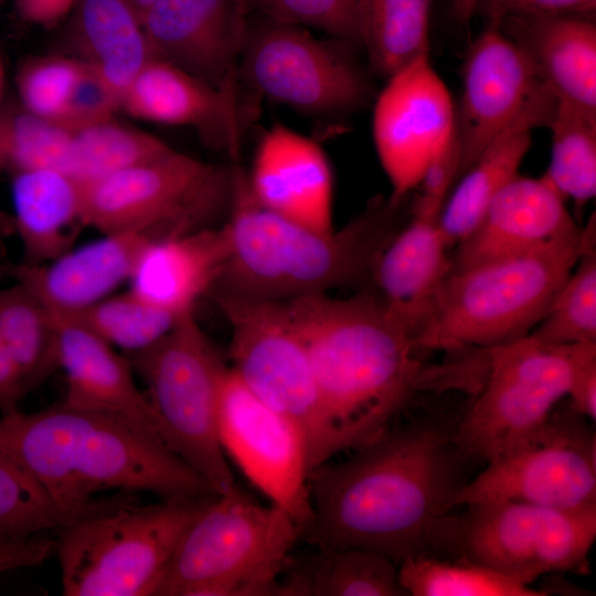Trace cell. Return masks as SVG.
Instances as JSON below:
<instances>
[{
    "label": "cell",
    "mask_w": 596,
    "mask_h": 596,
    "mask_svg": "<svg viewBox=\"0 0 596 596\" xmlns=\"http://www.w3.org/2000/svg\"><path fill=\"white\" fill-rule=\"evenodd\" d=\"M281 304L306 344L318 391L310 470L379 438L421 398L448 392L473 396L483 382L485 350L432 360L435 352L422 348L415 331L372 292Z\"/></svg>",
    "instance_id": "obj_1"
},
{
    "label": "cell",
    "mask_w": 596,
    "mask_h": 596,
    "mask_svg": "<svg viewBox=\"0 0 596 596\" xmlns=\"http://www.w3.org/2000/svg\"><path fill=\"white\" fill-rule=\"evenodd\" d=\"M448 427L434 419L396 424L308 477L311 517L301 539L316 547H360L397 565L438 556L440 536L468 479Z\"/></svg>",
    "instance_id": "obj_2"
},
{
    "label": "cell",
    "mask_w": 596,
    "mask_h": 596,
    "mask_svg": "<svg viewBox=\"0 0 596 596\" xmlns=\"http://www.w3.org/2000/svg\"><path fill=\"white\" fill-rule=\"evenodd\" d=\"M0 453L21 466L70 519L107 490L196 501L213 489L161 440L98 412L60 404L0 414Z\"/></svg>",
    "instance_id": "obj_3"
},
{
    "label": "cell",
    "mask_w": 596,
    "mask_h": 596,
    "mask_svg": "<svg viewBox=\"0 0 596 596\" xmlns=\"http://www.w3.org/2000/svg\"><path fill=\"white\" fill-rule=\"evenodd\" d=\"M403 204L380 200L341 228L319 231L259 205L235 168L222 226L226 259L210 294L285 302L370 285L377 257L408 216Z\"/></svg>",
    "instance_id": "obj_4"
},
{
    "label": "cell",
    "mask_w": 596,
    "mask_h": 596,
    "mask_svg": "<svg viewBox=\"0 0 596 596\" xmlns=\"http://www.w3.org/2000/svg\"><path fill=\"white\" fill-rule=\"evenodd\" d=\"M582 233L451 269L416 328L419 345L451 353L529 336L574 268Z\"/></svg>",
    "instance_id": "obj_5"
},
{
    "label": "cell",
    "mask_w": 596,
    "mask_h": 596,
    "mask_svg": "<svg viewBox=\"0 0 596 596\" xmlns=\"http://www.w3.org/2000/svg\"><path fill=\"white\" fill-rule=\"evenodd\" d=\"M211 498L150 504L97 498L54 532L62 594L156 595L182 534Z\"/></svg>",
    "instance_id": "obj_6"
},
{
    "label": "cell",
    "mask_w": 596,
    "mask_h": 596,
    "mask_svg": "<svg viewBox=\"0 0 596 596\" xmlns=\"http://www.w3.org/2000/svg\"><path fill=\"white\" fill-rule=\"evenodd\" d=\"M301 531L241 489L209 499L182 534L155 596H275Z\"/></svg>",
    "instance_id": "obj_7"
},
{
    "label": "cell",
    "mask_w": 596,
    "mask_h": 596,
    "mask_svg": "<svg viewBox=\"0 0 596 596\" xmlns=\"http://www.w3.org/2000/svg\"><path fill=\"white\" fill-rule=\"evenodd\" d=\"M146 385L164 445L216 494L237 487L219 436V401L228 365L198 324L184 316L151 345L128 353Z\"/></svg>",
    "instance_id": "obj_8"
},
{
    "label": "cell",
    "mask_w": 596,
    "mask_h": 596,
    "mask_svg": "<svg viewBox=\"0 0 596 596\" xmlns=\"http://www.w3.org/2000/svg\"><path fill=\"white\" fill-rule=\"evenodd\" d=\"M595 539L596 507L487 502L450 514L439 557L466 560L530 586L547 574L585 572Z\"/></svg>",
    "instance_id": "obj_9"
},
{
    "label": "cell",
    "mask_w": 596,
    "mask_h": 596,
    "mask_svg": "<svg viewBox=\"0 0 596 596\" xmlns=\"http://www.w3.org/2000/svg\"><path fill=\"white\" fill-rule=\"evenodd\" d=\"M583 344L556 345L529 334L485 350L483 382L454 426L461 450L488 462L539 428L567 397Z\"/></svg>",
    "instance_id": "obj_10"
},
{
    "label": "cell",
    "mask_w": 596,
    "mask_h": 596,
    "mask_svg": "<svg viewBox=\"0 0 596 596\" xmlns=\"http://www.w3.org/2000/svg\"><path fill=\"white\" fill-rule=\"evenodd\" d=\"M232 171L172 150L105 178L81 183L82 221L102 234L200 230L230 201Z\"/></svg>",
    "instance_id": "obj_11"
},
{
    "label": "cell",
    "mask_w": 596,
    "mask_h": 596,
    "mask_svg": "<svg viewBox=\"0 0 596 596\" xmlns=\"http://www.w3.org/2000/svg\"><path fill=\"white\" fill-rule=\"evenodd\" d=\"M571 406L469 479L456 507L519 501L566 510L596 507V435Z\"/></svg>",
    "instance_id": "obj_12"
},
{
    "label": "cell",
    "mask_w": 596,
    "mask_h": 596,
    "mask_svg": "<svg viewBox=\"0 0 596 596\" xmlns=\"http://www.w3.org/2000/svg\"><path fill=\"white\" fill-rule=\"evenodd\" d=\"M238 76L262 97L315 116L359 110L373 95L369 76L347 52L266 18L249 23Z\"/></svg>",
    "instance_id": "obj_13"
},
{
    "label": "cell",
    "mask_w": 596,
    "mask_h": 596,
    "mask_svg": "<svg viewBox=\"0 0 596 596\" xmlns=\"http://www.w3.org/2000/svg\"><path fill=\"white\" fill-rule=\"evenodd\" d=\"M211 295L231 329L230 369L259 401L297 423L310 448L318 391L308 350L284 305Z\"/></svg>",
    "instance_id": "obj_14"
},
{
    "label": "cell",
    "mask_w": 596,
    "mask_h": 596,
    "mask_svg": "<svg viewBox=\"0 0 596 596\" xmlns=\"http://www.w3.org/2000/svg\"><path fill=\"white\" fill-rule=\"evenodd\" d=\"M219 436L226 458L269 503L287 511L302 533L311 517L307 436L253 395L230 366L220 393Z\"/></svg>",
    "instance_id": "obj_15"
},
{
    "label": "cell",
    "mask_w": 596,
    "mask_h": 596,
    "mask_svg": "<svg viewBox=\"0 0 596 596\" xmlns=\"http://www.w3.org/2000/svg\"><path fill=\"white\" fill-rule=\"evenodd\" d=\"M372 135L391 184L387 200L404 203L456 137V107L429 55L386 78L375 99Z\"/></svg>",
    "instance_id": "obj_16"
},
{
    "label": "cell",
    "mask_w": 596,
    "mask_h": 596,
    "mask_svg": "<svg viewBox=\"0 0 596 596\" xmlns=\"http://www.w3.org/2000/svg\"><path fill=\"white\" fill-rule=\"evenodd\" d=\"M249 0H159L140 17L153 57L240 96Z\"/></svg>",
    "instance_id": "obj_17"
},
{
    "label": "cell",
    "mask_w": 596,
    "mask_h": 596,
    "mask_svg": "<svg viewBox=\"0 0 596 596\" xmlns=\"http://www.w3.org/2000/svg\"><path fill=\"white\" fill-rule=\"evenodd\" d=\"M461 76L462 93L456 108L457 179L544 85L521 49L491 21L471 43Z\"/></svg>",
    "instance_id": "obj_18"
},
{
    "label": "cell",
    "mask_w": 596,
    "mask_h": 596,
    "mask_svg": "<svg viewBox=\"0 0 596 596\" xmlns=\"http://www.w3.org/2000/svg\"><path fill=\"white\" fill-rule=\"evenodd\" d=\"M71 248L40 265L0 267V274L25 287L52 315L86 308L128 281L146 245L166 235L158 230H130Z\"/></svg>",
    "instance_id": "obj_19"
},
{
    "label": "cell",
    "mask_w": 596,
    "mask_h": 596,
    "mask_svg": "<svg viewBox=\"0 0 596 596\" xmlns=\"http://www.w3.org/2000/svg\"><path fill=\"white\" fill-rule=\"evenodd\" d=\"M120 110L157 124L195 128L238 158L245 125L238 95L219 91L184 70L151 57L125 91Z\"/></svg>",
    "instance_id": "obj_20"
},
{
    "label": "cell",
    "mask_w": 596,
    "mask_h": 596,
    "mask_svg": "<svg viewBox=\"0 0 596 596\" xmlns=\"http://www.w3.org/2000/svg\"><path fill=\"white\" fill-rule=\"evenodd\" d=\"M581 228L566 200L544 174L518 173L493 198L476 228L450 252L451 269L524 253Z\"/></svg>",
    "instance_id": "obj_21"
},
{
    "label": "cell",
    "mask_w": 596,
    "mask_h": 596,
    "mask_svg": "<svg viewBox=\"0 0 596 596\" xmlns=\"http://www.w3.org/2000/svg\"><path fill=\"white\" fill-rule=\"evenodd\" d=\"M246 179L263 207L319 231L333 228L331 168L310 138L281 124L273 126L260 140Z\"/></svg>",
    "instance_id": "obj_22"
},
{
    "label": "cell",
    "mask_w": 596,
    "mask_h": 596,
    "mask_svg": "<svg viewBox=\"0 0 596 596\" xmlns=\"http://www.w3.org/2000/svg\"><path fill=\"white\" fill-rule=\"evenodd\" d=\"M441 210L415 199L405 223L377 257L370 280V292L415 333L451 269V251L440 227Z\"/></svg>",
    "instance_id": "obj_23"
},
{
    "label": "cell",
    "mask_w": 596,
    "mask_h": 596,
    "mask_svg": "<svg viewBox=\"0 0 596 596\" xmlns=\"http://www.w3.org/2000/svg\"><path fill=\"white\" fill-rule=\"evenodd\" d=\"M51 317L58 365L67 385L63 404L115 416L161 440L150 403L146 393L138 390L127 356L120 355L114 347L88 330Z\"/></svg>",
    "instance_id": "obj_24"
},
{
    "label": "cell",
    "mask_w": 596,
    "mask_h": 596,
    "mask_svg": "<svg viewBox=\"0 0 596 596\" xmlns=\"http://www.w3.org/2000/svg\"><path fill=\"white\" fill-rule=\"evenodd\" d=\"M496 22L556 99L596 114V24L588 15H504Z\"/></svg>",
    "instance_id": "obj_25"
},
{
    "label": "cell",
    "mask_w": 596,
    "mask_h": 596,
    "mask_svg": "<svg viewBox=\"0 0 596 596\" xmlns=\"http://www.w3.org/2000/svg\"><path fill=\"white\" fill-rule=\"evenodd\" d=\"M556 102L545 85L540 87L519 116L457 179L440 213V227L450 251L476 228L493 198L519 173L532 143V131L547 126Z\"/></svg>",
    "instance_id": "obj_26"
},
{
    "label": "cell",
    "mask_w": 596,
    "mask_h": 596,
    "mask_svg": "<svg viewBox=\"0 0 596 596\" xmlns=\"http://www.w3.org/2000/svg\"><path fill=\"white\" fill-rule=\"evenodd\" d=\"M227 254L223 227L150 241L128 279L129 290L158 308L185 315L217 284Z\"/></svg>",
    "instance_id": "obj_27"
},
{
    "label": "cell",
    "mask_w": 596,
    "mask_h": 596,
    "mask_svg": "<svg viewBox=\"0 0 596 596\" xmlns=\"http://www.w3.org/2000/svg\"><path fill=\"white\" fill-rule=\"evenodd\" d=\"M11 214L22 262L40 265L73 247L82 221L81 183L55 169L11 174Z\"/></svg>",
    "instance_id": "obj_28"
},
{
    "label": "cell",
    "mask_w": 596,
    "mask_h": 596,
    "mask_svg": "<svg viewBox=\"0 0 596 596\" xmlns=\"http://www.w3.org/2000/svg\"><path fill=\"white\" fill-rule=\"evenodd\" d=\"M60 369L53 319L22 285L0 287V414Z\"/></svg>",
    "instance_id": "obj_29"
},
{
    "label": "cell",
    "mask_w": 596,
    "mask_h": 596,
    "mask_svg": "<svg viewBox=\"0 0 596 596\" xmlns=\"http://www.w3.org/2000/svg\"><path fill=\"white\" fill-rule=\"evenodd\" d=\"M66 39L71 56L93 68L119 100L152 57L139 14L127 0H79Z\"/></svg>",
    "instance_id": "obj_30"
},
{
    "label": "cell",
    "mask_w": 596,
    "mask_h": 596,
    "mask_svg": "<svg viewBox=\"0 0 596 596\" xmlns=\"http://www.w3.org/2000/svg\"><path fill=\"white\" fill-rule=\"evenodd\" d=\"M316 549L298 557L291 554L275 596L407 595L398 565L387 556L360 547Z\"/></svg>",
    "instance_id": "obj_31"
},
{
    "label": "cell",
    "mask_w": 596,
    "mask_h": 596,
    "mask_svg": "<svg viewBox=\"0 0 596 596\" xmlns=\"http://www.w3.org/2000/svg\"><path fill=\"white\" fill-rule=\"evenodd\" d=\"M433 0H359L360 46L385 79L429 55Z\"/></svg>",
    "instance_id": "obj_32"
},
{
    "label": "cell",
    "mask_w": 596,
    "mask_h": 596,
    "mask_svg": "<svg viewBox=\"0 0 596 596\" xmlns=\"http://www.w3.org/2000/svg\"><path fill=\"white\" fill-rule=\"evenodd\" d=\"M174 150L160 138L110 118L72 131L67 174L92 182Z\"/></svg>",
    "instance_id": "obj_33"
},
{
    "label": "cell",
    "mask_w": 596,
    "mask_h": 596,
    "mask_svg": "<svg viewBox=\"0 0 596 596\" xmlns=\"http://www.w3.org/2000/svg\"><path fill=\"white\" fill-rule=\"evenodd\" d=\"M546 127L552 150L543 174L565 200L584 206L596 194V114L557 99Z\"/></svg>",
    "instance_id": "obj_34"
},
{
    "label": "cell",
    "mask_w": 596,
    "mask_h": 596,
    "mask_svg": "<svg viewBox=\"0 0 596 596\" xmlns=\"http://www.w3.org/2000/svg\"><path fill=\"white\" fill-rule=\"evenodd\" d=\"M595 216L583 227L576 264L530 336L546 343L596 342Z\"/></svg>",
    "instance_id": "obj_35"
},
{
    "label": "cell",
    "mask_w": 596,
    "mask_h": 596,
    "mask_svg": "<svg viewBox=\"0 0 596 596\" xmlns=\"http://www.w3.org/2000/svg\"><path fill=\"white\" fill-rule=\"evenodd\" d=\"M187 315L152 306L128 290L86 308L52 316L88 330L114 348L132 353L158 341Z\"/></svg>",
    "instance_id": "obj_36"
},
{
    "label": "cell",
    "mask_w": 596,
    "mask_h": 596,
    "mask_svg": "<svg viewBox=\"0 0 596 596\" xmlns=\"http://www.w3.org/2000/svg\"><path fill=\"white\" fill-rule=\"evenodd\" d=\"M398 581L411 596H545L488 567L438 556H414L398 564Z\"/></svg>",
    "instance_id": "obj_37"
},
{
    "label": "cell",
    "mask_w": 596,
    "mask_h": 596,
    "mask_svg": "<svg viewBox=\"0 0 596 596\" xmlns=\"http://www.w3.org/2000/svg\"><path fill=\"white\" fill-rule=\"evenodd\" d=\"M72 131L20 105L0 106V171L55 169L67 173Z\"/></svg>",
    "instance_id": "obj_38"
},
{
    "label": "cell",
    "mask_w": 596,
    "mask_h": 596,
    "mask_svg": "<svg viewBox=\"0 0 596 596\" xmlns=\"http://www.w3.org/2000/svg\"><path fill=\"white\" fill-rule=\"evenodd\" d=\"M70 520L21 466L0 453V543L54 533Z\"/></svg>",
    "instance_id": "obj_39"
},
{
    "label": "cell",
    "mask_w": 596,
    "mask_h": 596,
    "mask_svg": "<svg viewBox=\"0 0 596 596\" xmlns=\"http://www.w3.org/2000/svg\"><path fill=\"white\" fill-rule=\"evenodd\" d=\"M81 68L82 62L66 54L25 58L15 73L20 106L35 116L62 125Z\"/></svg>",
    "instance_id": "obj_40"
},
{
    "label": "cell",
    "mask_w": 596,
    "mask_h": 596,
    "mask_svg": "<svg viewBox=\"0 0 596 596\" xmlns=\"http://www.w3.org/2000/svg\"><path fill=\"white\" fill-rule=\"evenodd\" d=\"M266 19L321 30L360 46L359 0H249Z\"/></svg>",
    "instance_id": "obj_41"
},
{
    "label": "cell",
    "mask_w": 596,
    "mask_h": 596,
    "mask_svg": "<svg viewBox=\"0 0 596 596\" xmlns=\"http://www.w3.org/2000/svg\"><path fill=\"white\" fill-rule=\"evenodd\" d=\"M119 100L89 66L82 63L73 86L62 125L73 131L115 117Z\"/></svg>",
    "instance_id": "obj_42"
},
{
    "label": "cell",
    "mask_w": 596,
    "mask_h": 596,
    "mask_svg": "<svg viewBox=\"0 0 596 596\" xmlns=\"http://www.w3.org/2000/svg\"><path fill=\"white\" fill-rule=\"evenodd\" d=\"M489 20L504 15H588L596 0H481Z\"/></svg>",
    "instance_id": "obj_43"
},
{
    "label": "cell",
    "mask_w": 596,
    "mask_h": 596,
    "mask_svg": "<svg viewBox=\"0 0 596 596\" xmlns=\"http://www.w3.org/2000/svg\"><path fill=\"white\" fill-rule=\"evenodd\" d=\"M567 397L571 407L590 423L596 418V342L583 344Z\"/></svg>",
    "instance_id": "obj_44"
},
{
    "label": "cell",
    "mask_w": 596,
    "mask_h": 596,
    "mask_svg": "<svg viewBox=\"0 0 596 596\" xmlns=\"http://www.w3.org/2000/svg\"><path fill=\"white\" fill-rule=\"evenodd\" d=\"M55 551L51 533L0 543V574L43 564Z\"/></svg>",
    "instance_id": "obj_45"
},
{
    "label": "cell",
    "mask_w": 596,
    "mask_h": 596,
    "mask_svg": "<svg viewBox=\"0 0 596 596\" xmlns=\"http://www.w3.org/2000/svg\"><path fill=\"white\" fill-rule=\"evenodd\" d=\"M79 0H15L20 18L30 24L50 29L73 12Z\"/></svg>",
    "instance_id": "obj_46"
},
{
    "label": "cell",
    "mask_w": 596,
    "mask_h": 596,
    "mask_svg": "<svg viewBox=\"0 0 596 596\" xmlns=\"http://www.w3.org/2000/svg\"><path fill=\"white\" fill-rule=\"evenodd\" d=\"M481 0H451V11L454 18L459 23L469 21L477 12Z\"/></svg>",
    "instance_id": "obj_47"
},
{
    "label": "cell",
    "mask_w": 596,
    "mask_h": 596,
    "mask_svg": "<svg viewBox=\"0 0 596 596\" xmlns=\"http://www.w3.org/2000/svg\"><path fill=\"white\" fill-rule=\"evenodd\" d=\"M12 235H14L12 216L0 209V241Z\"/></svg>",
    "instance_id": "obj_48"
},
{
    "label": "cell",
    "mask_w": 596,
    "mask_h": 596,
    "mask_svg": "<svg viewBox=\"0 0 596 596\" xmlns=\"http://www.w3.org/2000/svg\"><path fill=\"white\" fill-rule=\"evenodd\" d=\"M127 1L139 14V17H141L145 11H147L151 6H153L159 0H127Z\"/></svg>",
    "instance_id": "obj_49"
},
{
    "label": "cell",
    "mask_w": 596,
    "mask_h": 596,
    "mask_svg": "<svg viewBox=\"0 0 596 596\" xmlns=\"http://www.w3.org/2000/svg\"><path fill=\"white\" fill-rule=\"evenodd\" d=\"M4 83H6V64H4L3 57L0 54V103H1L2 94H3Z\"/></svg>",
    "instance_id": "obj_50"
},
{
    "label": "cell",
    "mask_w": 596,
    "mask_h": 596,
    "mask_svg": "<svg viewBox=\"0 0 596 596\" xmlns=\"http://www.w3.org/2000/svg\"><path fill=\"white\" fill-rule=\"evenodd\" d=\"M4 0H0V3H2Z\"/></svg>",
    "instance_id": "obj_51"
}]
</instances>
